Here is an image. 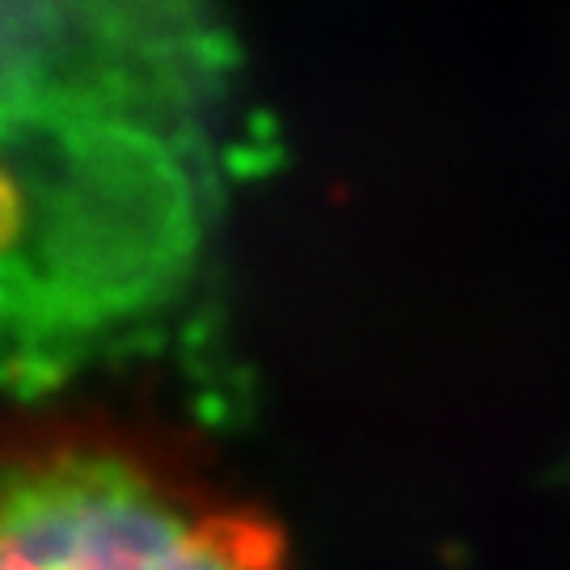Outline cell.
<instances>
[{
  "label": "cell",
  "mask_w": 570,
  "mask_h": 570,
  "mask_svg": "<svg viewBox=\"0 0 570 570\" xmlns=\"http://www.w3.org/2000/svg\"><path fill=\"white\" fill-rule=\"evenodd\" d=\"M0 570H284V537L174 431L21 410L0 419Z\"/></svg>",
  "instance_id": "6da1fadb"
}]
</instances>
